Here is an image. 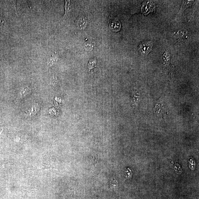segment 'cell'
Wrapping results in <instances>:
<instances>
[{
  "label": "cell",
  "instance_id": "8fae6325",
  "mask_svg": "<svg viewBox=\"0 0 199 199\" xmlns=\"http://www.w3.org/2000/svg\"><path fill=\"white\" fill-rule=\"evenodd\" d=\"M16 1H13V7L15 8V12H16V14L17 13V9H16Z\"/></svg>",
  "mask_w": 199,
  "mask_h": 199
},
{
  "label": "cell",
  "instance_id": "7a4b0ae2",
  "mask_svg": "<svg viewBox=\"0 0 199 199\" xmlns=\"http://www.w3.org/2000/svg\"><path fill=\"white\" fill-rule=\"evenodd\" d=\"M65 14L64 17L66 18H70L73 15L74 11V7L73 3L70 1H65Z\"/></svg>",
  "mask_w": 199,
  "mask_h": 199
},
{
  "label": "cell",
  "instance_id": "3957f363",
  "mask_svg": "<svg viewBox=\"0 0 199 199\" xmlns=\"http://www.w3.org/2000/svg\"><path fill=\"white\" fill-rule=\"evenodd\" d=\"M89 20L88 18L83 15L79 17L76 23L77 27L80 30H84L87 26Z\"/></svg>",
  "mask_w": 199,
  "mask_h": 199
},
{
  "label": "cell",
  "instance_id": "277c9868",
  "mask_svg": "<svg viewBox=\"0 0 199 199\" xmlns=\"http://www.w3.org/2000/svg\"><path fill=\"white\" fill-rule=\"evenodd\" d=\"M154 110L157 116L160 117H164L166 114L165 107L162 104H156Z\"/></svg>",
  "mask_w": 199,
  "mask_h": 199
},
{
  "label": "cell",
  "instance_id": "4fadbf2b",
  "mask_svg": "<svg viewBox=\"0 0 199 199\" xmlns=\"http://www.w3.org/2000/svg\"><path fill=\"white\" fill-rule=\"evenodd\" d=\"M3 22V21H2V19H0V25H1V24H2Z\"/></svg>",
  "mask_w": 199,
  "mask_h": 199
},
{
  "label": "cell",
  "instance_id": "ba28073f",
  "mask_svg": "<svg viewBox=\"0 0 199 199\" xmlns=\"http://www.w3.org/2000/svg\"><path fill=\"white\" fill-rule=\"evenodd\" d=\"M97 60L96 59H92L89 61L88 65V68L90 71H92L96 67Z\"/></svg>",
  "mask_w": 199,
  "mask_h": 199
},
{
  "label": "cell",
  "instance_id": "30bf717a",
  "mask_svg": "<svg viewBox=\"0 0 199 199\" xmlns=\"http://www.w3.org/2000/svg\"><path fill=\"white\" fill-rule=\"evenodd\" d=\"M116 183H117V181H116V180H111L110 183V187H111V188H115V187L116 186Z\"/></svg>",
  "mask_w": 199,
  "mask_h": 199
},
{
  "label": "cell",
  "instance_id": "52a82bcc",
  "mask_svg": "<svg viewBox=\"0 0 199 199\" xmlns=\"http://www.w3.org/2000/svg\"><path fill=\"white\" fill-rule=\"evenodd\" d=\"M194 1H184L183 2L182 5L180 9V10L179 12L178 13H181L184 11L185 9L188 7H189L191 5L192 3H193Z\"/></svg>",
  "mask_w": 199,
  "mask_h": 199
},
{
  "label": "cell",
  "instance_id": "8992f818",
  "mask_svg": "<svg viewBox=\"0 0 199 199\" xmlns=\"http://www.w3.org/2000/svg\"><path fill=\"white\" fill-rule=\"evenodd\" d=\"M58 59V56L57 54L53 55L48 61L47 62L48 66H51L55 64L57 62Z\"/></svg>",
  "mask_w": 199,
  "mask_h": 199
},
{
  "label": "cell",
  "instance_id": "7c38bea8",
  "mask_svg": "<svg viewBox=\"0 0 199 199\" xmlns=\"http://www.w3.org/2000/svg\"><path fill=\"white\" fill-rule=\"evenodd\" d=\"M131 171L130 170V171H126V173H127V176L128 175L127 177H128V178L129 177L130 178V176H131V174H131V173H131Z\"/></svg>",
  "mask_w": 199,
  "mask_h": 199
},
{
  "label": "cell",
  "instance_id": "6da1fadb",
  "mask_svg": "<svg viewBox=\"0 0 199 199\" xmlns=\"http://www.w3.org/2000/svg\"><path fill=\"white\" fill-rule=\"evenodd\" d=\"M152 47V44L151 42H144L139 46V51L142 55L147 56L151 50Z\"/></svg>",
  "mask_w": 199,
  "mask_h": 199
},
{
  "label": "cell",
  "instance_id": "5b68a950",
  "mask_svg": "<svg viewBox=\"0 0 199 199\" xmlns=\"http://www.w3.org/2000/svg\"><path fill=\"white\" fill-rule=\"evenodd\" d=\"M110 27L112 30L115 31H118L121 28V24L117 19H113L110 21Z\"/></svg>",
  "mask_w": 199,
  "mask_h": 199
},
{
  "label": "cell",
  "instance_id": "9c48e42d",
  "mask_svg": "<svg viewBox=\"0 0 199 199\" xmlns=\"http://www.w3.org/2000/svg\"><path fill=\"white\" fill-rule=\"evenodd\" d=\"M29 89L28 88V87H25V88L22 89V90H21V91L20 93V97H23L25 96V95L28 94Z\"/></svg>",
  "mask_w": 199,
  "mask_h": 199
}]
</instances>
